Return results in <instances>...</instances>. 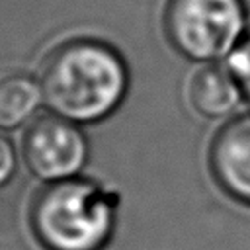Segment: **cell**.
Returning a JSON list of instances; mask_svg holds the SVG:
<instances>
[{
	"label": "cell",
	"instance_id": "cell-1",
	"mask_svg": "<svg viewBox=\"0 0 250 250\" xmlns=\"http://www.w3.org/2000/svg\"><path fill=\"white\" fill-rule=\"evenodd\" d=\"M39 84L49 111L78 125H92L123 105L131 88V70L113 45L78 37L47 55Z\"/></svg>",
	"mask_w": 250,
	"mask_h": 250
},
{
	"label": "cell",
	"instance_id": "cell-2",
	"mask_svg": "<svg viewBox=\"0 0 250 250\" xmlns=\"http://www.w3.org/2000/svg\"><path fill=\"white\" fill-rule=\"evenodd\" d=\"M119 207V191L104 182L82 176L53 182L31 203V230L45 250H105Z\"/></svg>",
	"mask_w": 250,
	"mask_h": 250
},
{
	"label": "cell",
	"instance_id": "cell-3",
	"mask_svg": "<svg viewBox=\"0 0 250 250\" xmlns=\"http://www.w3.org/2000/svg\"><path fill=\"white\" fill-rule=\"evenodd\" d=\"M244 0H168L162 31L168 45L193 64L223 62L250 31Z\"/></svg>",
	"mask_w": 250,
	"mask_h": 250
},
{
	"label": "cell",
	"instance_id": "cell-4",
	"mask_svg": "<svg viewBox=\"0 0 250 250\" xmlns=\"http://www.w3.org/2000/svg\"><path fill=\"white\" fill-rule=\"evenodd\" d=\"M21 156L35 178L53 184L80 176L90 156V143L82 125L49 111L27 125Z\"/></svg>",
	"mask_w": 250,
	"mask_h": 250
},
{
	"label": "cell",
	"instance_id": "cell-5",
	"mask_svg": "<svg viewBox=\"0 0 250 250\" xmlns=\"http://www.w3.org/2000/svg\"><path fill=\"white\" fill-rule=\"evenodd\" d=\"M207 168L229 199L250 207V111L223 121L209 143Z\"/></svg>",
	"mask_w": 250,
	"mask_h": 250
},
{
	"label": "cell",
	"instance_id": "cell-6",
	"mask_svg": "<svg viewBox=\"0 0 250 250\" xmlns=\"http://www.w3.org/2000/svg\"><path fill=\"white\" fill-rule=\"evenodd\" d=\"M184 96L191 113L205 121H227L244 104L240 86L227 61L195 64L186 80Z\"/></svg>",
	"mask_w": 250,
	"mask_h": 250
},
{
	"label": "cell",
	"instance_id": "cell-7",
	"mask_svg": "<svg viewBox=\"0 0 250 250\" xmlns=\"http://www.w3.org/2000/svg\"><path fill=\"white\" fill-rule=\"evenodd\" d=\"M43 102L39 80L14 72L0 78V131L29 125Z\"/></svg>",
	"mask_w": 250,
	"mask_h": 250
},
{
	"label": "cell",
	"instance_id": "cell-8",
	"mask_svg": "<svg viewBox=\"0 0 250 250\" xmlns=\"http://www.w3.org/2000/svg\"><path fill=\"white\" fill-rule=\"evenodd\" d=\"M227 64L240 86L244 104L250 107V31L240 41V45L232 51V55L227 59Z\"/></svg>",
	"mask_w": 250,
	"mask_h": 250
},
{
	"label": "cell",
	"instance_id": "cell-9",
	"mask_svg": "<svg viewBox=\"0 0 250 250\" xmlns=\"http://www.w3.org/2000/svg\"><path fill=\"white\" fill-rule=\"evenodd\" d=\"M16 172V150L12 143L0 135V188L10 182Z\"/></svg>",
	"mask_w": 250,
	"mask_h": 250
}]
</instances>
